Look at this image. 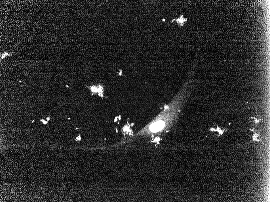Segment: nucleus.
Wrapping results in <instances>:
<instances>
[{
    "label": "nucleus",
    "mask_w": 270,
    "mask_h": 202,
    "mask_svg": "<svg viewBox=\"0 0 270 202\" xmlns=\"http://www.w3.org/2000/svg\"><path fill=\"white\" fill-rule=\"evenodd\" d=\"M250 130L251 131L253 132L254 133L252 136H250L249 135V136H250L252 138V140L251 141V142H259L262 141L263 137H262L261 135L260 134L259 131L257 130L255 128L250 129Z\"/></svg>",
    "instance_id": "obj_1"
},
{
    "label": "nucleus",
    "mask_w": 270,
    "mask_h": 202,
    "mask_svg": "<svg viewBox=\"0 0 270 202\" xmlns=\"http://www.w3.org/2000/svg\"><path fill=\"white\" fill-rule=\"evenodd\" d=\"M165 124L163 122L159 121L154 123L151 125L150 130L152 132H156L161 130L164 127Z\"/></svg>",
    "instance_id": "obj_2"
},
{
    "label": "nucleus",
    "mask_w": 270,
    "mask_h": 202,
    "mask_svg": "<svg viewBox=\"0 0 270 202\" xmlns=\"http://www.w3.org/2000/svg\"><path fill=\"white\" fill-rule=\"evenodd\" d=\"M216 125V128H211L210 131L212 132H218V135H219L218 136V137H220V136L223 135L224 133L227 132V129H221L217 125Z\"/></svg>",
    "instance_id": "obj_3"
},
{
    "label": "nucleus",
    "mask_w": 270,
    "mask_h": 202,
    "mask_svg": "<svg viewBox=\"0 0 270 202\" xmlns=\"http://www.w3.org/2000/svg\"><path fill=\"white\" fill-rule=\"evenodd\" d=\"M249 120H250V121L251 122H253L254 123H259L261 119L257 118L255 117H250V119H249Z\"/></svg>",
    "instance_id": "obj_4"
}]
</instances>
